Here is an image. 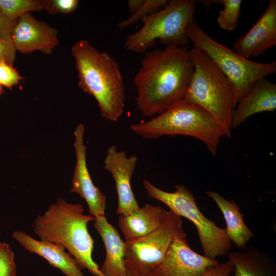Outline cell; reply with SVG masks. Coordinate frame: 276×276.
I'll return each mask as SVG.
<instances>
[{
	"mask_svg": "<svg viewBox=\"0 0 276 276\" xmlns=\"http://www.w3.org/2000/svg\"><path fill=\"white\" fill-rule=\"evenodd\" d=\"M23 78L12 66L5 61H0V84L8 88L17 84Z\"/></svg>",
	"mask_w": 276,
	"mask_h": 276,
	"instance_id": "26",
	"label": "cell"
},
{
	"mask_svg": "<svg viewBox=\"0 0 276 276\" xmlns=\"http://www.w3.org/2000/svg\"><path fill=\"white\" fill-rule=\"evenodd\" d=\"M168 0H145L143 6L129 17L119 22L117 27L122 30L129 26L134 25L152 14L155 13L168 3Z\"/></svg>",
	"mask_w": 276,
	"mask_h": 276,
	"instance_id": "23",
	"label": "cell"
},
{
	"mask_svg": "<svg viewBox=\"0 0 276 276\" xmlns=\"http://www.w3.org/2000/svg\"><path fill=\"white\" fill-rule=\"evenodd\" d=\"M190 54L194 72L183 100L210 114L221 126L224 136L231 138L235 108L233 85L204 51L193 47Z\"/></svg>",
	"mask_w": 276,
	"mask_h": 276,
	"instance_id": "4",
	"label": "cell"
},
{
	"mask_svg": "<svg viewBox=\"0 0 276 276\" xmlns=\"http://www.w3.org/2000/svg\"><path fill=\"white\" fill-rule=\"evenodd\" d=\"M276 45V1L270 0L264 13L244 35L234 43L235 51L249 59Z\"/></svg>",
	"mask_w": 276,
	"mask_h": 276,
	"instance_id": "14",
	"label": "cell"
},
{
	"mask_svg": "<svg viewBox=\"0 0 276 276\" xmlns=\"http://www.w3.org/2000/svg\"><path fill=\"white\" fill-rule=\"evenodd\" d=\"M193 72L187 47L168 45L148 52L133 80L139 111L152 117L183 100Z\"/></svg>",
	"mask_w": 276,
	"mask_h": 276,
	"instance_id": "1",
	"label": "cell"
},
{
	"mask_svg": "<svg viewBox=\"0 0 276 276\" xmlns=\"http://www.w3.org/2000/svg\"><path fill=\"white\" fill-rule=\"evenodd\" d=\"M177 238H187L180 216L166 211L159 226L148 235L126 242L124 263L127 269L140 276H151Z\"/></svg>",
	"mask_w": 276,
	"mask_h": 276,
	"instance_id": "9",
	"label": "cell"
},
{
	"mask_svg": "<svg viewBox=\"0 0 276 276\" xmlns=\"http://www.w3.org/2000/svg\"><path fill=\"white\" fill-rule=\"evenodd\" d=\"M71 52L80 88L95 98L103 118L117 121L125 106V87L118 63L86 40L75 43Z\"/></svg>",
	"mask_w": 276,
	"mask_h": 276,
	"instance_id": "2",
	"label": "cell"
},
{
	"mask_svg": "<svg viewBox=\"0 0 276 276\" xmlns=\"http://www.w3.org/2000/svg\"><path fill=\"white\" fill-rule=\"evenodd\" d=\"M0 10L9 18L17 20L27 13L43 10V5L38 0H0Z\"/></svg>",
	"mask_w": 276,
	"mask_h": 276,
	"instance_id": "22",
	"label": "cell"
},
{
	"mask_svg": "<svg viewBox=\"0 0 276 276\" xmlns=\"http://www.w3.org/2000/svg\"><path fill=\"white\" fill-rule=\"evenodd\" d=\"M94 221V226L101 236L106 251L100 272L103 276H127L124 263L125 241L105 216L95 217Z\"/></svg>",
	"mask_w": 276,
	"mask_h": 276,
	"instance_id": "17",
	"label": "cell"
},
{
	"mask_svg": "<svg viewBox=\"0 0 276 276\" xmlns=\"http://www.w3.org/2000/svg\"><path fill=\"white\" fill-rule=\"evenodd\" d=\"M131 130L145 139L183 135L197 139L213 155L224 133L217 122L199 106L182 100L146 122L133 124Z\"/></svg>",
	"mask_w": 276,
	"mask_h": 276,
	"instance_id": "5",
	"label": "cell"
},
{
	"mask_svg": "<svg viewBox=\"0 0 276 276\" xmlns=\"http://www.w3.org/2000/svg\"><path fill=\"white\" fill-rule=\"evenodd\" d=\"M233 270V265L227 261L209 267L201 276H229Z\"/></svg>",
	"mask_w": 276,
	"mask_h": 276,
	"instance_id": "28",
	"label": "cell"
},
{
	"mask_svg": "<svg viewBox=\"0 0 276 276\" xmlns=\"http://www.w3.org/2000/svg\"><path fill=\"white\" fill-rule=\"evenodd\" d=\"M145 0H129L127 7L131 15L137 12L143 6Z\"/></svg>",
	"mask_w": 276,
	"mask_h": 276,
	"instance_id": "30",
	"label": "cell"
},
{
	"mask_svg": "<svg viewBox=\"0 0 276 276\" xmlns=\"http://www.w3.org/2000/svg\"><path fill=\"white\" fill-rule=\"evenodd\" d=\"M218 263L194 251L186 239L177 238L151 276H201L209 267Z\"/></svg>",
	"mask_w": 276,
	"mask_h": 276,
	"instance_id": "10",
	"label": "cell"
},
{
	"mask_svg": "<svg viewBox=\"0 0 276 276\" xmlns=\"http://www.w3.org/2000/svg\"><path fill=\"white\" fill-rule=\"evenodd\" d=\"M12 236L25 250L44 258L65 276H84L78 263L63 246L35 239L21 231L13 232Z\"/></svg>",
	"mask_w": 276,
	"mask_h": 276,
	"instance_id": "16",
	"label": "cell"
},
{
	"mask_svg": "<svg viewBox=\"0 0 276 276\" xmlns=\"http://www.w3.org/2000/svg\"><path fill=\"white\" fill-rule=\"evenodd\" d=\"M196 1L172 0L162 9L144 18L143 27L128 35L124 47L129 52L141 53L154 45L157 39L164 44L187 47L188 26L194 17Z\"/></svg>",
	"mask_w": 276,
	"mask_h": 276,
	"instance_id": "7",
	"label": "cell"
},
{
	"mask_svg": "<svg viewBox=\"0 0 276 276\" xmlns=\"http://www.w3.org/2000/svg\"><path fill=\"white\" fill-rule=\"evenodd\" d=\"M137 161L136 155L128 156L124 151L118 150L114 145L107 149L104 168L115 181L118 200L117 212L120 215H128L140 208L130 182Z\"/></svg>",
	"mask_w": 276,
	"mask_h": 276,
	"instance_id": "11",
	"label": "cell"
},
{
	"mask_svg": "<svg viewBox=\"0 0 276 276\" xmlns=\"http://www.w3.org/2000/svg\"><path fill=\"white\" fill-rule=\"evenodd\" d=\"M12 38L16 51L21 53L39 51L50 54L59 43L57 30L30 13L17 19Z\"/></svg>",
	"mask_w": 276,
	"mask_h": 276,
	"instance_id": "13",
	"label": "cell"
},
{
	"mask_svg": "<svg viewBox=\"0 0 276 276\" xmlns=\"http://www.w3.org/2000/svg\"><path fill=\"white\" fill-rule=\"evenodd\" d=\"M205 194L221 211L226 224V233L231 242L240 249H244L255 234L245 224L239 206L235 200L229 201L215 191H207Z\"/></svg>",
	"mask_w": 276,
	"mask_h": 276,
	"instance_id": "19",
	"label": "cell"
},
{
	"mask_svg": "<svg viewBox=\"0 0 276 276\" xmlns=\"http://www.w3.org/2000/svg\"><path fill=\"white\" fill-rule=\"evenodd\" d=\"M143 183L148 196L164 203L170 211L195 225L204 256L215 259L228 253L232 242L225 229L219 227L203 215L193 193L183 185H176L175 191L169 192L156 187L147 179L143 180Z\"/></svg>",
	"mask_w": 276,
	"mask_h": 276,
	"instance_id": "8",
	"label": "cell"
},
{
	"mask_svg": "<svg viewBox=\"0 0 276 276\" xmlns=\"http://www.w3.org/2000/svg\"><path fill=\"white\" fill-rule=\"evenodd\" d=\"M16 21L17 20L9 18L0 10V37H12Z\"/></svg>",
	"mask_w": 276,
	"mask_h": 276,
	"instance_id": "29",
	"label": "cell"
},
{
	"mask_svg": "<svg viewBox=\"0 0 276 276\" xmlns=\"http://www.w3.org/2000/svg\"><path fill=\"white\" fill-rule=\"evenodd\" d=\"M275 109L276 85L265 77L262 78L237 103L232 114V130L239 127L252 115L273 112Z\"/></svg>",
	"mask_w": 276,
	"mask_h": 276,
	"instance_id": "15",
	"label": "cell"
},
{
	"mask_svg": "<svg viewBox=\"0 0 276 276\" xmlns=\"http://www.w3.org/2000/svg\"><path fill=\"white\" fill-rule=\"evenodd\" d=\"M16 52L12 37H0V61L4 60L12 66L15 59Z\"/></svg>",
	"mask_w": 276,
	"mask_h": 276,
	"instance_id": "27",
	"label": "cell"
},
{
	"mask_svg": "<svg viewBox=\"0 0 276 276\" xmlns=\"http://www.w3.org/2000/svg\"><path fill=\"white\" fill-rule=\"evenodd\" d=\"M42 2L43 10L52 14L70 13L76 9L79 3L77 0H46Z\"/></svg>",
	"mask_w": 276,
	"mask_h": 276,
	"instance_id": "25",
	"label": "cell"
},
{
	"mask_svg": "<svg viewBox=\"0 0 276 276\" xmlns=\"http://www.w3.org/2000/svg\"><path fill=\"white\" fill-rule=\"evenodd\" d=\"M208 6L212 4H219L223 9L219 12L217 21L222 29L232 31L238 26L241 0H207L197 1Z\"/></svg>",
	"mask_w": 276,
	"mask_h": 276,
	"instance_id": "21",
	"label": "cell"
},
{
	"mask_svg": "<svg viewBox=\"0 0 276 276\" xmlns=\"http://www.w3.org/2000/svg\"><path fill=\"white\" fill-rule=\"evenodd\" d=\"M126 270H127V276H140L136 273L130 270H129L128 269H126Z\"/></svg>",
	"mask_w": 276,
	"mask_h": 276,
	"instance_id": "31",
	"label": "cell"
},
{
	"mask_svg": "<svg viewBox=\"0 0 276 276\" xmlns=\"http://www.w3.org/2000/svg\"><path fill=\"white\" fill-rule=\"evenodd\" d=\"M166 211L160 206L147 203L128 215H120L118 225L125 241L138 239L154 231L160 223Z\"/></svg>",
	"mask_w": 276,
	"mask_h": 276,
	"instance_id": "18",
	"label": "cell"
},
{
	"mask_svg": "<svg viewBox=\"0 0 276 276\" xmlns=\"http://www.w3.org/2000/svg\"><path fill=\"white\" fill-rule=\"evenodd\" d=\"M84 132L85 126L81 123L74 131L76 164L71 191L77 193L86 201L90 215L95 218L104 216L106 196L94 185L89 173L86 165V147L83 142Z\"/></svg>",
	"mask_w": 276,
	"mask_h": 276,
	"instance_id": "12",
	"label": "cell"
},
{
	"mask_svg": "<svg viewBox=\"0 0 276 276\" xmlns=\"http://www.w3.org/2000/svg\"><path fill=\"white\" fill-rule=\"evenodd\" d=\"M2 86V85L0 84V95H1L3 92V89Z\"/></svg>",
	"mask_w": 276,
	"mask_h": 276,
	"instance_id": "32",
	"label": "cell"
},
{
	"mask_svg": "<svg viewBox=\"0 0 276 276\" xmlns=\"http://www.w3.org/2000/svg\"><path fill=\"white\" fill-rule=\"evenodd\" d=\"M14 254L9 244H0V276H16Z\"/></svg>",
	"mask_w": 276,
	"mask_h": 276,
	"instance_id": "24",
	"label": "cell"
},
{
	"mask_svg": "<svg viewBox=\"0 0 276 276\" xmlns=\"http://www.w3.org/2000/svg\"><path fill=\"white\" fill-rule=\"evenodd\" d=\"M80 203L67 202L61 198L52 203L35 218L33 229L40 240L56 243L67 249L81 269L95 276H103L92 254L94 242L87 228L95 217L84 214Z\"/></svg>",
	"mask_w": 276,
	"mask_h": 276,
	"instance_id": "3",
	"label": "cell"
},
{
	"mask_svg": "<svg viewBox=\"0 0 276 276\" xmlns=\"http://www.w3.org/2000/svg\"><path fill=\"white\" fill-rule=\"evenodd\" d=\"M0 244H1V243H0Z\"/></svg>",
	"mask_w": 276,
	"mask_h": 276,
	"instance_id": "33",
	"label": "cell"
},
{
	"mask_svg": "<svg viewBox=\"0 0 276 276\" xmlns=\"http://www.w3.org/2000/svg\"><path fill=\"white\" fill-rule=\"evenodd\" d=\"M186 35L193 47L204 51L230 81L235 108L256 81L276 72V61L260 63L240 55L211 38L195 19L188 26Z\"/></svg>",
	"mask_w": 276,
	"mask_h": 276,
	"instance_id": "6",
	"label": "cell"
},
{
	"mask_svg": "<svg viewBox=\"0 0 276 276\" xmlns=\"http://www.w3.org/2000/svg\"><path fill=\"white\" fill-rule=\"evenodd\" d=\"M227 259L234 266L235 276H276L274 260L258 248L229 252Z\"/></svg>",
	"mask_w": 276,
	"mask_h": 276,
	"instance_id": "20",
	"label": "cell"
}]
</instances>
